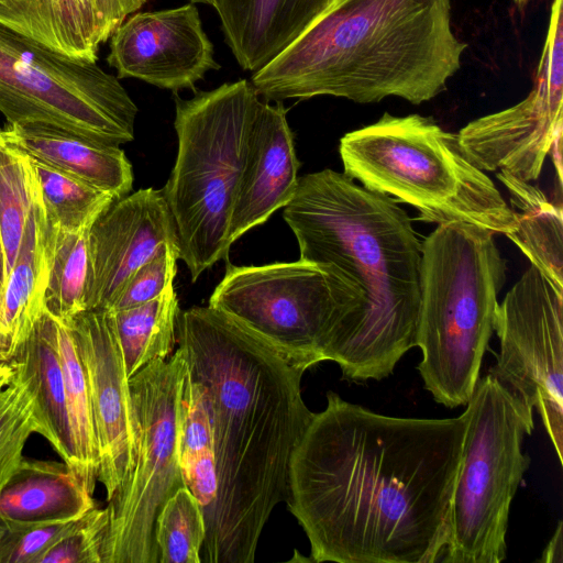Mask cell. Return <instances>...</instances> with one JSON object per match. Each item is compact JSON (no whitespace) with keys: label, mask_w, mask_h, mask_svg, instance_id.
Masks as SVG:
<instances>
[{"label":"cell","mask_w":563,"mask_h":563,"mask_svg":"<svg viewBox=\"0 0 563 563\" xmlns=\"http://www.w3.org/2000/svg\"><path fill=\"white\" fill-rule=\"evenodd\" d=\"M466 421V410L385 416L329 391L291 455L285 499L311 561H441Z\"/></svg>","instance_id":"1"},{"label":"cell","mask_w":563,"mask_h":563,"mask_svg":"<svg viewBox=\"0 0 563 563\" xmlns=\"http://www.w3.org/2000/svg\"><path fill=\"white\" fill-rule=\"evenodd\" d=\"M176 334L203 389L214 441L218 494L205 517L201 562L252 563L314 416L301 396L307 369L209 305L179 311Z\"/></svg>","instance_id":"2"},{"label":"cell","mask_w":563,"mask_h":563,"mask_svg":"<svg viewBox=\"0 0 563 563\" xmlns=\"http://www.w3.org/2000/svg\"><path fill=\"white\" fill-rule=\"evenodd\" d=\"M283 214L299 260L329 265L361 294L323 360L350 380L389 376L417 346L422 243L407 212L391 197L327 168L298 178Z\"/></svg>","instance_id":"3"},{"label":"cell","mask_w":563,"mask_h":563,"mask_svg":"<svg viewBox=\"0 0 563 563\" xmlns=\"http://www.w3.org/2000/svg\"><path fill=\"white\" fill-rule=\"evenodd\" d=\"M451 0H332L251 84L266 100L399 97L413 104L446 89L466 44Z\"/></svg>","instance_id":"4"},{"label":"cell","mask_w":563,"mask_h":563,"mask_svg":"<svg viewBox=\"0 0 563 563\" xmlns=\"http://www.w3.org/2000/svg\"><path fill=\"white\" fill-rule=\"evenodd\" d=\"M494 234L459 221L439 224L422 242L418 371L449 408L470 401L494 332L507 269Z\"/></svg>","instance_id":"5"},{"label":"cell","mask_w":563,"mask_h":563,"mask_svg":"<svg viewBox=\"0 0 563 563\" xmlns=\"http://www.w3.org/2000/svg\"><path fill=\"white\" fill-rule=\"evenodd\" d=\"M344 174L418 210V220L467 222L508 235L509 205L486 173L464 154L457 135L419 114L383 117L340 140Z\"/></svg>","instance_id":"6"},{"label":"cell","mask_w":563,"mask_h":563,"mask_svg":"<svg viewBox=\"0 0 563 563\" xmlns=\"http://www.w3.org/2000/svg\"><path fill=\"white\" fill-rule=\"evenodd\" d=\"M260 101L246 79L190 99L175 93L177 155L162 190L176 224L179 258L192 282L228 257L232 209Z\"/></svg>","instance_id":"7"},{"label":"cell","mask_w":563,"mask_h":563,"mask_svg":"<svg viewBox=\"0 0 563 563\" xmlns=\"http://www.w3.org/2000/svg\"><path fill=\"white\" fill-rule=\"evenodd\" d=\"M465 410L450 538L441 561L499 563L506 559L511 501L530 465L522 443L533 430V409L487 374L478 379Z\"/></svg>","instance_id":"8"},{"label":"cell","mask_w":563,"mask_h":563,"mask_svg":"<svg viewBox=\"0 0 563 563\" xmlns=\"http://www.w3.org/2000/svg\"><path fill=\"white\" fill-rule=\"evenodd\" d=\"M0 112L109 145L134 140L137 107L97 62L58 54L0 23Z\"/></svg>","instance_id":"9"},{"label":"cell","mask_w":563,"mask_h":563,"mask_svg":"<svg viewBox=\"0 0 563 563\" xmlns=\"http://www.w3.org/2000/svg\"><path fill=\"white\" fill-rule=\"evenodd\" d=\"M187 357L179 346L130 378L135 456L125 484L108 499L101 563H158L155 521L184 486L178 454L179 408Z\"/></svg>","instance_id":"10"},{"label":"cell","mask_w":563,"mask_h":563,"mask_svg":"<svg viewBox=\"0 0 563 563\" xmlns=\"http://www.w3.org/2000/svg\"><path fill=\"white\" fill-rule=\"evenodd\" d=\"M358 289L329 265L298 260L261 266L228 263L209 306L269 342L289 363L323 362L333 331L360 307Z\"/></svg>","instance_id":"11"},{"label":"cell","mask_w":563,"mask_h":563,"mask_svg":"<svg viewBox=\"0 0 563 563\" xmlns=\"http://www.w3.org/2000/svg\"><path fill=\"white\" fill-rule=\"evenodd\" d=\"M563 292L530 267L506 294L495 317L499 340L488 374L537 409L563 463Z\"/></svg>","instance_id":"12"},{"label":"cell","mask_w":563,"mask_h":563,"mask_svg":"<svg viewBox=\"0 0 563 563\" xmlns=\"http://www.w3.org/2000/svg\"><path fill=\"white\" fill-rule=\"evenodd\" d=\"M68 327L88 386L99 456L97 481L103 485L108 500L125 484L134 465L130 378L110 310H86Z\"/></svg>","instance_id":"13"},{"label":"cell","mask_w":563,"mask_h":563,"mask_svg":"<svg viewBox=\"0 0 563 563\" xmlns=\"http://www.w3.org/2000/svg\"><path fill=\"white\" fill-rule=\"evenodd\" d=\"M109 66L118 78H135L174 93L196 90L220 65L195 3L134 12L112 33Z\"/></svg>","instance_id":"14"},{"label":"cell","mask_w":563,"mask_h":563,"mask_svg":"<svg viewBox=\"0 0 563 563\" xmlns=\"http://www.w3.org/2000/svg\"><path fill=\"white\" fill-rule=\"evenodd\" d=\"M163 244L178 246L162 189H139L112 201L87 235L86 310L109 309L134 272Z\"/></svg>","instance_id":"15"},{"label":"cell","mask_w":563,"mask_h":563,"mask_svg":"<svg viewBox=\"0 0 563 563\" xmlns=\"http://www.w3.org/2000/svg\"><path fill=\"white\" fill-rule=\"evenodd\" d=\"M563 131V92L536 81L515 106L477 118L456 134L466 157L484 172L507 170L537 180L545 156Z\"/></svg>","instance_id":"16"},{"label":"cell","mask_w":563,"mask_h":563,"mask_svg":"<svg viewBox=\"0 0 563 563\" xmlns=\"http://www.w3.org/2000/svg\"><path fill=\"white\" fill-rule=\"evenodd\" d=\"M299 166L283 102L260 101L249 130L232 209L231 244L290 201L298 185Z\"/></svg>","instance_id":"17"},{"label":"cell","mask_w":563,"mask_h":563,"mask_svg":"<svg viewBox=\"0 0 563 563\" xmlns=\"http://www.w3.org/2000/svg\"><path fill=\"white\" fill-rule=\"evenodd\" d=\"M332 0H212L227 45L239 66L256 73L330 4Z\"/></svg>","instance_id":"18"},{"label":"cell","mask_w":563,"mask_h":563,"mask_svg":"<svg viewBox=\"0 0 563 563\" xmlns=\"http://www.w3.org/2000/svg\"><path fill=\"white\" fill-rule=\"evenodd\" d=\"M2 137L33 159L73 175L114 199L132 189V165L119 145L36 125H8Z\"/></svg>","instance_id":"19"},{"label":"cell","mask_w":563,"mask_h":563,"mask_svg":"<svg viewBox=\"0 0 563 563\" xmlns=\"http://www.w3.org/2000/svg\"><path fill=\"white\" fill-rule=\"evenodd\" d=\"M52 245L53 231L37 186L18 256L0 295V339L8 344L11 357L46 311Z\"/></svg>","instance_id":"20"},{"label":"cell","mask_w":563,"mask_h":563,"mask_svg":"<svg viewBox=\"0 0 563 563\" xmlns=\"http://www.w3.org/2000/svg\"><path fill=\"white\" fill-rule=\"evenodd\" d=\"M0 23L67 57L98 59L99 23L85 0H0Z\"/></svg>","instance_id":"21"},{"label":"cell","mask_w":563,"mask_h":563,"mask_svg":"<svg viewBox=\"0 0 563 563\" xmlns=\"http://www.w3.org/2000/svg\"><path fill=\"white\" fill-rule=\"evenodd\" d=\"M93 489L64 462L24 459L0 492V516L19 520L79 517L92 509Z\"/></svg>","instance_id":"22"},{"label":"cell","mask_w":563,"mask_h":563,"mask_svg":"<svg viewBox=\"0 0 563 563\" xmlns=\"http://www.w3.org/2000/svg\"><path fill=\"white\" fill-rule=\"evenodd\" d=\"M496 177L508 194L516 229L507 235L551 283L563 292V214L529 181L499 169Z\"/></svg>","instance_id":"23"},{"label":"cell","mask_w":563,"mask_h":563,"mask_svg":"<svg viewBox=\"0 0 563 563\" xmlns=\"http://www.w3.org/2000/svg\"><path fill=\"white\" fill-rule=\"evenodd\" d=\"M178 454L184 486L199 500L206 517L218 494L214 441L203 389L188 371L179 408Z\"/></svg>","instance_id":"24"},{"label":"cell","mask_w":563,"mask_h":563,"mask_svg":"<svg viewBox=\"0 0 563 563\" xmlns=\"http://www.w3.org/2000/svg\"><path fill=\"white\" fill-rule=\"evenodd\" d=\"M179 311L174 282L150 301L111 311L129 378L153 361L169 355Z\"/></svg>","instance_id":"25"},{"label":"cell","mask_w":563,"mask_h":563,"mask_svg":"<svg viewBox=\"0 0 563 563\" xmlns=\"http://www.w3.org/2000/svg\"><path fill=\"white\" fill-rule=\"evenodd\" d=\"M52 318L53 343L64 377L73 468L95 490L99 456L87 380L68 324Z\"/></svg>","instance_id":"26"},{"label":"cell","mask_w":563,"mask_h":563,"mask_svg":"<svg viewBox=\"0 0 563 563\" xmlns=\"http://www.w3.org/2000/svg\"><path fill=\"white\" fill-rule=\"evenodd\" d=\"M52 321L53 318L46 310L13 356L22 358L29 365L36 384L40 405L54 437L53 449L73 468L64 377L53 343Z\"/></svg>","instance_id":"27"},{"label":"cell","mask_w":563,"mask_h":563,"mask_svg":"<svg viewBox=\"0 0 563 563\" xmlns=\"http://www.w3.org/2000/svg\"><path fill=\"white\" fill-rule=\"evenodd\" d=\"M0 402V492L19 471L25 444L37 433L54 445V437L40 405L33 374L22 358Z\"/></svg>","instance_id":"28"},{"label":"cell","mask_w":563,"mask_h":563,"mask_svg":"<svg viewBox=\"0 0 563 563\" xmlns=\"http://www.w3.org/2000/svg\"><path fill=\"white\" fill-rule=\"evenodd\" d=\"M32 158V157H31ZM47 223L65 233L90 229L115 199L89 184L32 158Z\"/></svg>","instance_id":"29"},{"label":"cell","mask_w":563,"mask_h":563,"mask_svg":"<svg viewBox=\"0 0 563 563\" xmlns=\"http://www.w3.org/2000/svg\"><path fill=\"white\" fill-rule=\"evenodd\" d=\"M37 190L32 158L0 143V239L4 256L5 280L18 256L26 222Z\"/></svg>","instance_id":"30"},{"label":"cell","mask_w":563,"mask_h":563,"mask_svg":"<svg viewBox=\"0 0 563 563\" xmlns=\"http://www.w3.org/2000/svg\"><path fill=\"white\" fill-rule=\"evenodd\" d=\"M51 229L53 245L45 308L53 317L68 324L76 316L86 311L89 230L65 233L52 227Z\"/></svg>","instance_id":"31"},{"label":"cell","mask_w":563,"mask_h":563,"mask_svg":"<svg viewBox=\"0 0 563 563\" xmlns=\"http://www.w3.org/2000/svg\"><path fill=\"white\" fill-rule=\"evenodd\" d=\"M206 532L203 507L186 486H181L156 517L154 536L158 563H201Z\"/></svg>","instance_id":"32"},{"label":"cell","mask_w":563,"mask_h":563,"mask_svg":"<svg viewBox=\"0 0 563 563\" xmlns=\"http://www.w3.org/2000/svg\"><path fill=\"white\" fill-rule=\"evenodd\" d=\"M178 258L177 245L163 244L134 272L108 310L131 308L159 296L174 282Z\"/></svg>","instance_id":"33"},{"label":"cell","mask_w":563,"mask_h":563,"mask_svg":"<svg viewBox=\"0 0 563 563\" xmlns=\"http://www.w3.org/2000/svg\"><path fill=\"white\" fill-rule=\"evenodd\" d=\"M107 525V509L95 506L85 515L79 527L47 551L40 563H101Z\"/></svg>","instance_id":"34"},{"label":"cell","mask_w":563,"mask_h":563,"mask_svg":"<svg viewBox=\"0 0 563 563\" xmlns=\"http://www.w3.org/2000/svg\"><path fill=\"white\" fill-rule=\"evenodd\" d=\"M148 0H91L98 19L101 44L107 42L114 30Z\"/></svg>","instance_id":"35"},{"label":"cell","mask_w":563,"mask_h":563,"mask_svg":"<svg viewBox=\"0 0 563 563\" xmlns=\"http://www.w3.org/2000/svg\"><path fill=\"white\" fill-rule=\"evenodd\" d=\"M544 563L563 562V522L559 521L556 530L539 560Z\"/></svg>","instance_id":"36"},{"label":"cell","mask_w":563,"mask_h":563,"mask_svg":"<svg viewBox=\"0 0 563 563\" xmlns=\"http://www.w3.org/2000/svg\"><path fill=\"white\" fill-rule=\"evenodd\" d=\"M19 361L13 356L11 361L0 369V402L7 395L8 386L16 373Z\"/></svg>","instance_id":"37"},{"label":"cell","mask_w":563,"mask_h":563,"mask_svg":"<svg viewBox=\"0 0 563 563\" xmlns=\"http://www.w3.org/2000/svg\"><path fill=\"white\" fill-rule=\"evenodd\" d=\"M549 153H551V156H552V161H553L554 168L556 170L559 184H560V186H562V180H563V176H562V172H563V166H562V132H559L555 135V137H554V140H553V142L551 144Z\"/></svg>","instance_id":"38"},{"label":"cell","mask_w":563,"mask_h":563,"mask_svg":"<svg viewBox=\"0 0 563 563\" xmlns=\"http://www.w3.org/2000/svg\"><path fill=\"white\" fill-rule=\"evenodd\" d=\"M1 139H2V129H0V143H1ZM4 256H3V251H2V245H1V239H0V295L4 288V285H5V272H4Z\"/></svg>","instance_id":"39"},{"label":"cell","mask_w":563,"mask_h":563,"mask_svg":"<svg viewBox=\"0 0 563 563\" xmlns=\"http://www.w3.org/2000/svg\"><path fill=\"white\" fill-rule=\"evenodd\" d=\"M12 358L9 354L8 344L0 339V362Z\"/></svg>","instance_id":"40"},{"label":"cell","mask_w":563,"mask_h":563,"mask_svg":"<svg viewBox=\"0 0 563 563\" xmlns=\"http://www.w3.org/2000/svg\"><path fill=\"white\" fill-rule=\"evenodd\" d=\"M517 7L523 9L530 0H512Z\"/></svg>","instance_id":"41"},{"label":"cell","mask_w":563,"mask_h":563,"mask_svg":"<svg viewBox=\"0 0 563 563\" xmlns=\"http://www.w3.org/2000/svg\"><path fill=\"white\" fill-rule=\"evenodd\" d=\"M191 3H202V4H208V5H212V0H189Z\"/></svg>","instance_id":"42"},{"label":"cell","mask_w":563,"mask_h":563,"mask_svg":"<svg viewBox=\"0 0 563 563\" xmlns=\"http://www.w3.org/2000/svg\"><path fill=\"white\" fill-rule=\"evenodd\" d=\"M10 361H11V358H10V360H8V361H2V362H0V369H1L5 364H8Z\"/></svg>","instance_id":"43"},{"label":"cell","mask_w":563,"mask_h":563,"mask_svg":"<svg viewBox=\"0 0 563 563\" xmlns=\"http://www.w3.org/2000/svg\"><path fill=\"white\" fill-rule=\"evenodd\" d=\"M85 1H86L87 3H89V4H91V5H92L91 0H85ZM92 8H93V7H92Z\"/></svg>","instance_id":"44"}]
</instances>
